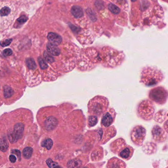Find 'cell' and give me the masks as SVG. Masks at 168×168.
Segmentation results:
<instances>
[{"mask_svg": "<svg viewBox=\"0 0 168 168\" xmlns=\"http://www.w3.org/2000/svg\"><path fill=\"white\" fill-rule=\"evenodd\" d=\"M164 76L160 69L154 67H146L141 71L140 82L146 86L157 85L163 81Z\"/></svg>", "mask_w": 168, "mask_h": 168, "instance_id": "obj_1", "label": "cell"}, {"mask_svg": "<svg viewBox=\"0 0 168 168\" xmlns=\"http://www.w3.org/2000/svg\"><path fill=\"white\" fill-rule=\"evenodd\" d=\"M0 12L1 30L7 29L12 24L16 17V6L13 2L1 3Z\"/></svg>", "mask_w": 168, "mask_h": 168, "instance_id": "obj_2", "label": "cell"}, {"mask_svg": "<svg viewBox=\"0 0 168 168\" xmlns=\"http://www.w3.org/2000/svg\"><path fill=\"white\" fill-rule=\"evenodd\" d=\"M111 144L113 146V149L111 148L112 151L118 154V156L122 159L128 161L133 155L134 152L133 147L127 145L125 140L122 138L116 140Z\"/></svg>", "mask_w": 168, "mask_h": 168, "instance_id": "obj_3", "label": "cell"}, {"mask_svg": "<svg viewBox=\"0 0 168 168\" xmlns=\"http://www.w3.org/2000/svg\"><path fill=\"white\" fill-rule=\"evenodd\" d=\"M154 112V104L149 100L142 101L137 106V115L139 118L146 121H149L152 119Z\"/></svg>", "mask_w": 168, "mask_h": 168, "instance_id": "obj_4", "label": "cell"}, {"mask_svg": "<svg viewBox=\"0 0 168 168\" xmlns=\"http://www.w3.org/2000/svg\"><path fill=\"white\" fill-rule=\"evenodd\" d=\"M148 97L153 102L159 105H163L168 100V90L162 86L154 87L149 90Z\"/></svg>", "mask_w": 168, "mask_h": 168, "instance_id": "obj_5", "label": "cell"}, {"mask_svg": "<svg viewBox=\"0 0 168 168\" xmlns=\"http://www.w3.org/2000/svg\"><path fill=\"white\" fill-rule=\"evenodd\" d=\"M146 129L142 125L135 126L130 132L131 140L136 146H142L146 138Z\"/></svg>", "mask_w": 168, "mask_h": 168, "instance_id": "obj_6", "label": "cell"}, {"mask_svg": "<svg viewBox=\"0 0 168 168\" xmlns=\"http://www.w3.org/2000/svg\"><path fill=\"white\" fill-rule=\"evenodd\" d=\"M24 126L22 123H17L14 125L13 130L8 133V139L11 144H13L22 137Z\"/></svg>", "mask_w": 168, "mask_h": 168, "instance_id": "obj_7", "label": "cell"}, {"mask_svg": "<svg viewBox=\"0 0 168 168\" xmlns=\"http://www.w3.org/2000/svg\"><path fill=\"white\" fill-rule=\"evenodd\" d=\"M152 139L158 143L165 142L168 138L166 133L163 129L158 125H155L151 130Z\"/></svg>", "mask_w": 168, "mask_h": 168, "instance_id": "obj_8", "label": "cell"}, {"mask_svg": "<svg viewBox=\"0 0 168 168\" xmlns=\"http://www.w3.org/2000/svg\"><path fill=\"white\" fill-rule=\"evenodd\" d=\"M116 113L113 109H110L104 114L102 119V125L105 127L111 126L115 121Z\"/></svg>", "mask_w": 168, "mask_h": 168, "instance_id": "obj_9", "label": "cell"}, {"mask_svg": "<svg viewBox=\"0 0 168 168\" xmlns=\"http://www.w3.org/2000/svg\"><path fill=\"white\" fill-rule=\"evenodd\" d=\"M108 166L107 167H113V168H126V165L124 162L119 159L117 158H113L109 160V162H108Z\"/></svg>", "mask_w": 168, "mask_h": 168, "instance_id": "obj_10", "label": "cell"}, {"mask_svg": "<svg viewBox=\"0 0 168 168\" xmlns=\"http://www.w3.org/2000/svg\"><path fill=\"white\" fill-rule=\"evenodd\" d=\"M57 119L53 116L49 117L45 122V127L47 130L49 131L53 130L57 125Z\"/></svg>", "mask_w": 168, "mask_h": 168, "instance_id": "obj_11", "label": "cell"}, {"mask_svg": "<svg viewBox=\"0 0 168 168\" xmlns=\"http://www.w3.org/2000/svg\"><path fill=\"white\" fill-rule=\"evenodd\" d=\"M47 51L51 55L58 56L60 54V51L57 45L49 43L47 44Z\"/></svg>", "mask_w": 168, "mask_h": 168, "instance_id": "obj_12", "label": "cell"}, {"mask_svg": "<svg viewBox=\"0 0 168 168\" xmlns=\"http://www.w3.org/2000/svg\"><path fill=\"white\" fill-rule=\"evenodd\" d=\"M47 38L50 43H54L56 45H58L61 43L62 40V37L60 36L53 32L49 33L47 36Z\"/></svg>", "mask_w": 168, "mask_h": 168, "instance_id": "obj_13", "label": "cell"}, {"mask_svg": "<svg viewBox=\"0 0 168 168\" xmlns=\"http://www.w3.org/2000/svg\"><path fill=\"white\" fill-rule=\"evenodd\" d=\"M71 12L76 18H82L83 16V11L82 7L79 6H74L71 9Z\"/></svg>", "mask_w": 168, "mask_h": 168, "instance_id": "obj_14", "label": "cell"}, {"mask_svg": "<svg viewBox=\"0 0 168 168\" xmlns=\"http://www.w3.org/2000/svg\"><path fill=\"white\" fill-rule=\"evenodd\" d=\"M68 167L69 168H78L82 165V161L79 159H73L68 163Z\"/></svg>", "mask_w": 168, "mask_h": 168, "instance_id": "obj_15", "label": "cell"}, {"mask_svg": "<svg viewBox=\"0 0 168 168\" xmlns=\"http://www.w3.org/2000/svg\"><path fill=\"white\" fill-rule=\"evenodd\" d=\"M33 152V149L31 147H26L23 151V156L26 159H29L32 156Z\"/></svg>", "mask_w": 168, "mask_h": 168, "instance_id": "obj_16", "label": "cell"}, {"mask_svg": "<svg viewBox=\"0 0 168 168\" xmlns=\"http://www.w3.org/2000/svg\"><path fill=\"white\" fill-rule=\"evenodd\" d=\"M53 146V142L50 139H47L43 141L42 146L43 147H45L47 149H50Z\"/></svg>", "mask_w": 168, "mask_h": 168, "instance_id": "obj_17", "label": "cell"}, {"mask_svg": "<svg viewBox=\"0 0 168 168\" xmlns=\"http://www.w3.org/2000/svg\"><path fill=\"white\" fill-rule=\"evenodd\" d=\"M108 7H109V11L115 14H118L120 11L119 7H117L116 5L112 4H109Z\"/></svg>", "mask_w": 168, "mask_h": 168, "instance_id": "obj_18", "label": "cell"}, {"mask_svg": "<svg viewBox=\"0 0 168 168\" xmlns=\"http://www.w3.org/2000/svg\"><path fill=\"white\" fill-rule=\"evenodd\" d=\"M13 93L12 88L9 86L5 87L4 88V96L5 98L10 97Z\"/></svg>", "mask_w": 168, "mask_h": 168, "instance_id": "obj_19", "label": "cell"}, {"mask_svg": "<svg viewBox=\"0 0 168 168\" xmlns=\"http://www.w3.org/2000/svg\"><path fill=\"white\" fill-rule=\"evenodd\" d=\"M9 147L8 143H7V140L4 138L1 140V149L2 151H5Z\"/></svg>", "mask_w": 168, "mask_h": 168, "instance_id": "obj_20", "label": "cell"}, {"mask_svg": "<svg viewBox=\"0 0 168 168\" xmlns=\"http://www.w3.org/2000/svg\"><path fill=\"white\" fill-rule=\"evenodd\" d=\"M26 63L30 69H34L36 68V64L35 63V61L33 59L28 58L26 61Z\"/></svg>", "mask_w": 168, "mask_h": 168, "instance_id": "obj_21", "label": "cell"}, {"mask_svg": "<svg viewBox=\"0 0 168 168\" xmlns=\"http://www.w3.org/2000/svg\"><path fill=\"white\" fill-rule=\"evenodd\" d=\"M51 55V54L50 53H49V52H46V51L44 52V53H43V56H44V57L45 58V60L48 62L50 63H53L54 61L53 57Z\"/></svg>", "mask_w": 168, "mask_h": 168, "instance_id": "obj_22", "label": "cell"}, {"mask_svg": "<svg viewBox=\"0 0 168 168\" xmlns=\"http://www.w3.org/2000/svg\"><path fill=\"white\" fill-rule=\"evenodd\" d=\"M89 125L90 126H94L96 125L97 122H98V119L97 117L95 116H91L89 117Z\"/></svg>", "mask_w": 168, "mask_h": 168, "instance_id": "obj_23", "label": "cell"}, {"mask_svg": "<svg viewBox=\"0 0 168 168\" xmlns=\"http://www.w3.org/2000/svg\"><path fill=\"white\" fill-rule=\"evenodd\" d=\"M38 61L41 69H47V67H48L47 64L46 62L43 58L41 57L39 58Z\"/></svg>", "mask_w": 168, "mask_h": 168, "instance_id": "obj_24", "label": "cell"}, {"mask_svg": "<svg viewBox=\"0 0 168 168\" xmlns=\"http://www.w3.org/2000/svg\"><path fill=\"white\" fill-rule=\"evenodd\" d=\"M47 164L48 165V166L50 168H54V167L58 166L57 163L54 162L52 159H51L50 158L48 159L47 160Z\"/></svg>", "mask_w": 168, "mask_h": 168, "instance_id": "obj_25", "label": "cell"}, {"mask_svg": "<svg viewBox=\"0 0 168 168\" xmlns=\"http://www.w3.org/2000/svg\"><path fill=\"white\" fill-rule=\"evenodd\" d=\"M12 53V50L9 49H6L5 50H4V51H3V55L5 57H7L11 55Z\"/></svg>", "mask_w": 168, "mask_h": 168, "instance_id": "obj_26", "label": "cell"}, {"mask_svg": "<svg viewBox=\"0 0 168 168\" xmlns=\"http://www.w3.org/2000/svg\"><path fill=\"white\" fill-rule=\"evenodd\" d=\"M27 18H26L25 16H21V18H19V19H18V21L19 23L22 24L25 22L27 21Z\"/></svg>", "mask_w": 168, "mask_h": 168, "instance_id": "obj_27", "label": "cell"}, {"mask_svg": "<svg viewBox=\"0 0 168 168\" xmlns=\"http://www.w3.org/2000/svg\"><path fill=\"white\" fill-rule=\"evenodd\" d=\"M11 153H13V154L16 155V156H18V159L20 160V155H21L20 151L18 150H17V149H14V150H12Z\"/></svg>", "mask_w": 168, "mask_h": 168, "instance_id": "obj_28", "label": "cell"}, {"mask_svg": "<svg viewBox=\"0 0 168 168\" xmlns=\"http://www.w3.org/2000/svg\"><path fill=\"white\" fill-rule=\"evenodd\" d=\"M9 159L11 163H15L16 162V156L11 155L9 156Z\"/></svg>", "mask_w": 168, "mask_h": 168, "instance_id": "obj_29", "label": "cell"}, {"mask_svg": "<svg viewBox=\"0 0 168 168\" xmlns=\"http://www.w3.org/2000/svg\"><path fill=\"white\" fill-rule=\"evenodd\" d=\"M163 127H164L165 131H166L167 133L168 134V120H167L165 122L164 125H163Z\"/></svg>", "mask_w": 168, "mask_h": 168, "instance_id": "obj_30", "label": "cell"}, {"mask_svg": "<svg viewBox=\"0 0 168 168\" xmlns=\"http://www.w3.org/2000/svg\"><path fill=\"white\" fill-rule=\"evenodd\" d=\"M64 2H76V1H80V0H62Z\"/></svg>", "mask_w": 168, "mask_h": 168, "instance_id": "obj_31", "label": "cell"}, {"mask_svg": "<svg viewBox=\"0 0 168 168\" xmlns=\"http://www.w3.org/2000/svg\"><path fill=\"white\" fill-rule=\"evenodd\" d=\"M131 1H133V2H135V1H137V0H131Z\"/></svg>", "mask_w": 168, "mask_h": 168, "instance_id": "obj_32", "label": "cell"}]
</instances>
